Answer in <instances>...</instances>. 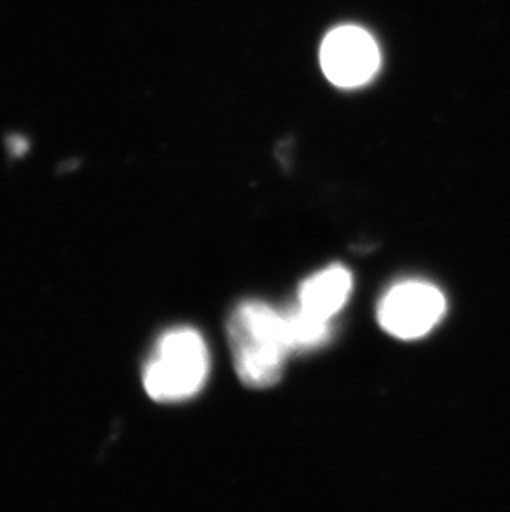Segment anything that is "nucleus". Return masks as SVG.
Wrapping results in <instances>:
<instances>
[{
  "instance_id": "f257e3e1",
  "label": "nucleus",
  "mask_w": 510,
  "mask_h": 512,
  "mask_svg": "<svg viewBox=\"0 0 510 512\" xmlns=\"http://www.w3.org/2000/svg\"><path fill=\"white\" fill-rule=\"evenodd\" d=\"M227 332L237 375L246 387L265 390L280 382L292 353L282 312L259 300L242 302L232 312Z\"/></svg>"
},
{
  "instance_id": "f03ea898",
  "label": "nucleus",
  "mask_w": 510,
  "mask_h": 512,
  "mask_svg": "<svg viewBox=\"0 0 510 512\" xmlns=\"http://www.w3.org/2000/svg\"><path fill=\"white\" fill-rule=\"evenodd\" d=\"M209 368V350L198 330H169L159 339L150 362L146 363V393L158 403L189 400L203 390Z\"/></svg>"
},
{
  "instance_id": "7ed1b4c3",
  "label": "nucleus",
  "mask_w": 510,
  "mask_h": 512,
  "mask_svg": "<svg viewBox=\"0 0 510 512\" xmlns=\"http://www.w3.org/2000/svg\"><path fill=\"white\" fill-rule=\"evenodd\" d=\"M446 314V297L436 285L405 281L393 285L378 305L381 329L396 339L416 340L428 335Z\"/></svg>"
},
{
  "instance_id": "20e7f679",
  "label": "nucleus",
  "mask_w": 510,
  "mask_h": 512,
  "mask_svg": "<svg viewBox=\"0 0 510 512\" xmlns=\"http://www.w3.org/2000/svg\"><path fill=\"white\" fill-rule=\"evenodd\" d=\"M322 68L338 87H360L380 67V52L375 40L360 27H340L323 40Z\"/></svg>"
},
{
  "instance_id": "39448f33",
  "label": "nucleus",
  "mask_w": 510,
  "mask_h": 512,
  "mask_svg": "<svg viewBox=\"0 0 510 512\" xmlns=\"http://www.w3.org/2000/svg\"><path fill=\"white\" fill-rule=\"evenodd\" d=\"M353 289L352 272L340 264L308 277L299 290V305L320 319L333 317L347 305Z\"/></svg>"
},
{
  "instance_id": "423d86ee",
  "label": "nucleus",
  "mask_w": 510,
  "mask_h": 512,
  "mask_svg": "<svg viewBox=\"0 0 510 512\" xmlns=\"http://www.w3.org/2000/svg\"><path fill=\"white\" fill-rule=\"evenodd\" d=\"M284 325L290 352H310L332 339V320L320 319L302 307L285 310Z\"/></svg>"
}]
</instances>
